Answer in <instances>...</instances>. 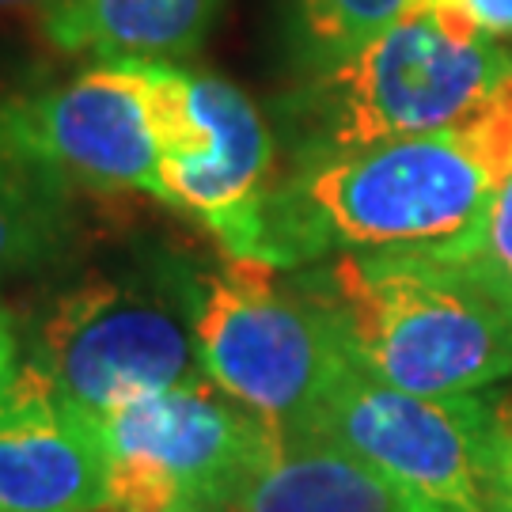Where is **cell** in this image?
Returning <instances> with one entry per match:
<instances>
[{"instance_id": "11", "label": "cell", "mask_w": 512, "mask_h": 512, "mask_svg": "<svg viewBox=\"0 0 512 512\" xmlns=\"http://www.w3.org/2000/svg\"><path fill=\"white\" fill-rule=\"evenodd\" d=\"M228 512H418L380 471L304 425L266 421L220 501Z\"/></svg>"}, {"instance_id": "3", "label": "cell", "mask_w": 512, "mask_h": 512, "mask_svg": "<svg viewBox=\"0 0 512 512\" xmlns=\"http://www.w3.org/2000/svg\"><path fill=\"white\" fill-rule=\"evenodd\" d=\"M512 80V54L452 8L410 0L357 54L323 65L289 103L300 164L444 133L471 122Z\"/></svg>"}, {"instance_id": "7", "label": "cell", "mask_w": 512, "mask_h": 512, "mask_svg": "<svg viewBox=\"0 0 512 512\" xmlns=\"http://www.w3.org/2000/svg\"><path fill=\"white\" fill-rule=\"evenodd\" d=\"M262 433L266 421L205 376L114 410L99 421L107 512H175L224 501Z\"/></svg>"}, {"instance_id": "19", "label": "cell", "mask_w": 512, "mask_h": 512, "mask_svg": "<svg viewBox=\"0 0 512 512\" xmlns=\"http://www.w3.org/2000/svg\"><path fill=\"white\" fill-rule=\"evenodd\" d=\"M175 512H228L220 501H198V505H183V509H175Z\"/></svg>"}, {"instance_id": "2", "label": "cell", "mask_w": 512, "mask_h": 512, "mask_svg": "<svg viewBox=\"0 0 512 512\" xmlns=\"http://www.w3.org/2000/svg\"><path fill=\"white\" fill-rule=\"evenodd\" d=\"M494 190L456 129L311 160L270 190L262 258L289 270L330 251H475Z\"/></svg>"}, {"instance_id": "4", "label": "cell", "mask_w": 512, "mask_h": 512, "mask_svg": "<svg viewBox=\"0 0 512 512\" xmlns=\"http://www.w3.org/2000/svg\"><path fill=\"white\" fill-rule=\"evenodd\" d=\"M194 338L205 380L262 421L296 425L353 361L327 304L266 258H232L198 277Z\"/></svg>"}, {"instance_id": "12", "label": "cell", "mask_w": 512, "mask_h": 512, "mask_svg": "<svg viewBox=\"0 0 512 512\" xmlns=\"http://www.w3.org/2000/svg\"><path fill=\"white\" fill-rule=\"evenodd\" d=\"M220 0H61L46 31L61 50H88L99 61L179 57L198 50Z\"/></svg>"}, {"instance_id": "13", "label": "cell", "mask_w": 512, "mask_h": 512, "mask_svg": "<svg viewBox=\"0 0 512 512\" xmlns=\"http://www.w3.org/2000/svg\"><path fill=\"white\" fill-rule=\"evenodd\" d=\"M61 175L0 137V281L35 262L61 228Z\"/></svg>"}, {"instance_id": "17", "label": "cell", "mask_w": 512, "mask_h": 512, "mask_svg": "<svg viewBox=\"0 0 512 512\" xmlns=\"http://www.w3.org/2000/svg\"><path fill=\"white\" fill-rule=\"evenodd\" d=\"M19 368V334L12 311L0 304V387L8 384V376Z\"/></svg>"}, {"instance_id": "10", "label": "cell", "mask_w": 512, "mask_h": 512, "mask_svg": "<svg viewBox=\"0 0 512 512\" xmlns=\"http://www.w3.org/2000/svg\"><path fill=\"white\" fill-rule=\"evenodd\" d=\"M190 88L209 145L202 156L160 167L164 202L202 220L224 255L262 258L266 202L277 186L270 126L224 76L190 73Z\"/></svg>"}, {"instance_id": "1", "label": "cell", "mask_w": 512, "mask_h": 512, "mask_svg": "<svg viewBox=\"0 0 512 512\" xmlns=\"http://www.w3.org/2000/svg\"><path fill=\"white\" fill-rule=\"evenodd\" d=\"M304 281L384 384L475 395L512 376V304L475 251H342Z\"/></svg>"}, {"instance_id": "5", "label": "cell", "mask_w": 512, "mask_h": 512, "mask_svg": "<svg viewBox=\"0 0 512 512\" xmlns=\"http://www.w3.org/2000/svg\"><path fill=\"white\" fill-rule=\"evenodd\" d=\"M194 311L198 277L179 270L88 274L46 311L35 361L103 421L145 395L202 380Z\"/></svg>"}, {"instance_id": "16", "label": "cell", "mask_w": 512, "mask_h": 512, "mask_svg": "<svg viewBox=\"0 0 512 512\" xmlns=\"http://www.w3.org/2000/svg\"><path fill=\"white\" fill-rule=\"evenodd\" d=\"M490 512H512V395H505V399H494Z\"/></svg>"}, {"instance_id": "18", "label": "cell", "mask_w": 512, "mask_h": 512, "mask_svg": "<svg viewBox=\"0 0 512 512\" xmlns=\"http://www.w3.org/2000/svg\"><path fill=\"white\" fill-rule=\"evenodd\" d=\"M61 0H0V8H38L42 16H50Z\"/></svg>"}, {"instance_id": "6", "label": "cell", "mask_w": 512, "mask_h": 512, "mask_svg": "<svg viewBox=\"0 0 512 512\" xmlns=\"http://www.w3.org/2000/svg\"><path fill=\"white\" fill-rule=\"evenodd\" d=\"M296 425L365 459L418 512H490L494 399L414 395L349 361Z\"/></svg>"}, {"instance_id": "8", "label": "cell", "mask_w": 512, "mask_h": 512, "mask_svg": "<svg viewBox=\"0 0 512 512\" xmlns=\"http://www.w3.org/2000/svg\"><path fill=\"white\" fill-rule=\"evenodd\" d=\"M0 137L61 179L164 202L160 145L133 57L103 61L61 88L0 107Z\"/></svg>"}, {"instance_id": "14", "label": "cell", "mask_w": 512, "mask_h": 512, "mask_svg": "<svg viewBox=\"0 0 512 512\" xmlns=\"http://www.w3.org/2000/svg\"><path fill=\"white\" fill-rule=\"evenodd\" d=\"M406 8L410 0H296V19L304 50L323 69L357 54L368 38L391 27Z\"/></svg>"}, {"instance_id": "15", "label": "cell", "mask_w": 512, "mask_h": 512, "mask_svg": "<svg viewBox=\"0 0 512 512\" xmlns=\"http://www.w3.org/2000/svg\"><path fill=\"white\" fill-rule=\"evenodd\" d=\"M475 258L497 285V293L512 304V175L494 190V202L482 220V243L475 247Z\"/></svg>"}, {"instance_id": "9", "label": "cell", "mask_w": 512, "mask_h": 512, "mask_svg": "<svg viewBox=\"0 0 512 512\" xmlns=\"http://www.w3.org/2000/svg\"><path fill=\"white\" fill-rule=\"evenodd\" d=\"M0 512H107L99 421L35 357L0 387Z\"/></svg>"}]
</instances>
